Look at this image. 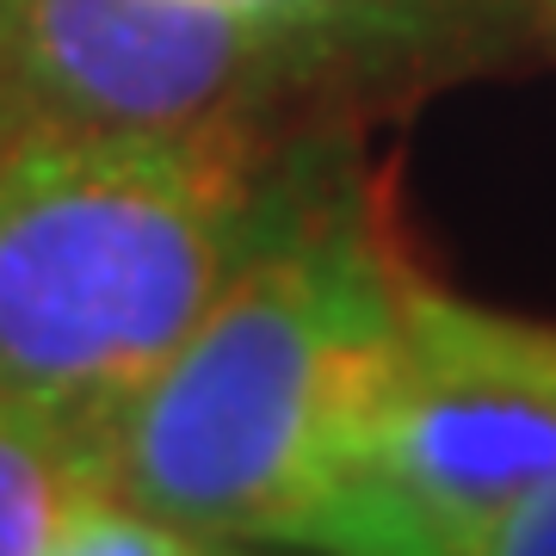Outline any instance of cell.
Instances as JSON below:
<instances>
[{"instance_id": "cell-9", "label": "cell", "mask_w": 556, "mask_h": 556, "mask_svg": "<svg viewBox=\"0 0 556 556\" xmlns=\"http://www.w3.org/2000/svg\"><path fill=\"white\" fill-rule=\"evenodd\" d=\"M25 112H31V105H25L20 93H13V87H7V80H0V142H7V130H13V124H20Z\"/></svg>"}, {"instance_id": "cell-2", "label": "cell", "mask_w": 556, "mask_h": 556, "mask_svg": "<svg viewBox=\"0 0 556 556\" xmlns=\"http://www.w3.org/2000/svg\"><path fill=\"white\" fill-rule=\"evenodd\" d=\"M408 260L365 179L223 291L105 439V489L211 544L291 551L402 346Z\"/></svg>"}, {"instance_id": "cell-12", "label": "cell", "mask_w": 556, "mask_h": 556, "mask_svg": "<svg viewBox=\"0 0 556 556\" xmlns=\"http://www.w3.org/2000/svg\"><path fill=\"white\" fill-rule=\"evenodd\" d=\"M544 7H551V13H556V0H544Z\"/></svg>"}, {"instance_id": "cell-7", "label": "cell", "mask_w": 556, "mask_h": 556, "mask_svg": "<svg viewBox=\"0 0 556 556\" xmlns=\"http://www.w3.org/2000/svg\"><path fill=\"white\" fill-rule=\"evenodd\" d=\"M56 556H241V544H211V538L186 532V526H167V519L130 507L124 495L100 489L68 519Z\"/></svg>"}, {"instance_id": "cell-4", "label": "cell", "mask_w": 556, "mask_h": 556, "mask_svg": "<svg viewBox=\"0 0 556 556\" xmlns=\"http://www.w3.org/2000/svg\"><path fill=\"white\" fill-rule=\"evenodd\" d=\"M0 80L31 112L87 124L328 118L217 0H20L0 31Z\"/></svg>"}, {"instance_id": "cell-11", "label": "cell", "mask_w": 556, "mask_h": 556, "mask_svg": "<svg viewBox=\"0 0 556 556\" xmlns=\"http://www.w3.org/2000/svg\"><path fill=\"white\" fill-rule=\"evenodd\" d=\"M241 556H266V551H241Z\"/></svg>"}, {"instance_id": "cell-5", "label": "cell", "mask_w": 556, "mask_h": 556, "mask_svg": "<svg viewBox=\"0 0 556 556\" xmlns=\"http://www.w3.org/2000/svg\"><path fill=\"white\" fill-rule=\"evenodd\" d=\"M273 43L303 100L346 118V105L402 93L452 62L495 50L507 0H217Z\"/></svg>"}, {"instance_id": "cell-10", "label": "cell", "mask_w": 556, "mask_h": 556, "mask_svg": "<svg viewBox=\"0 0 556 556\" xmlns=\"http://www.w3.org/2000/svg\"><path fill=\"white\" fill-rule=\"evenodd\" d=\"M13 7H20V0H0V31H7V20H13Z\"/></svg>"}, {"instance_id": "cell-3", "label": "cell", "mask_w": 556, "mask_h": 556, "mask_svg": "<svg viewBox=\"0 0 556 556\" xmlns=\"http://www.w3.org/2000/svg\"><path fill=\"white\" fill-rule=\"evenodd\" d=\"M556 477V321L408 266L402 346L340 482L291 556H477Z\"/></svg>"}, {"instance_id": "cell-6", "label": "cell", "mask_w": 556, "mask_h": 556, "mask_svg": "<svg viewBox=\"0 0 556 556\" xmlns=\"http://www.w3.org/2000/svg\"><path fill=\"white\" fill-rule=\"evenodd\" d=\"M105 489V457L62 420L0 396V556H56L68 519Z\"/></svg>"}, {"instance_id": "cell-8", "label": "cell", "mask_w": 556, "mask_h": 556, "mask_svg": "<svg viewBox=\"0 0 556 556\" xmlns=\"http://www.w3.org/2000/svg\"><path fill=\"white\" fill-rule=\"evenodd\" d=\"M477 556H556V477L501 519Z\"/></svg>"}, {"instance_id": "cell-1", "label": "cell", "mask_w": 556, "mask_h": 556, "mask_svg": "<svg viewBox=\"0 0 556 556\" xmlns=\"http://www.w3.org/2000/svg\"><path fill=\"white\" fill-rule=\"evenodd\" d=\"M346 179L353 118L25 112L0 142V396L105 457L130 396L204 309Z\"/></svg>"}]
</instances>
